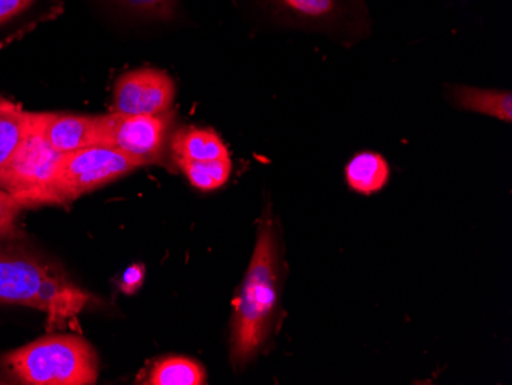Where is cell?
<instances>
[{
	"instance_id": "1",
	"label": "cell",
	"mask_w": 512,
	"mask_h": 385,
	"mask_svg": "<svg viewBox=\"0 0 512 385\" xmlns=\"http://www.w3.org/2000/svg\"><path fill=\"white\" fill-rule=\"evenodd\" d=\"M279 298L278 243L270 221L261 226L255 251L234 301L230 359L235 367L246 366L269 338Z\"/></svg>"
},
{
	"instance_id": "2",
	"label": "cell",
	"mask_w": 512,
	"mask_h": 385,
	"mask_svg": "<svg viewBox=\"0 0 512 385\" xmlns=\"http://www.w3.org/2000/svg\"><path fill=\"white\" fill-rule=\"evenodd\" d=\"M0 303L40 310L56 329L76 320L89 303V295L50 261L16 247L0 246Z\"/></svg>"
},
{
	"instance_id": "3",
	"label": "cell",
	"mask_w": 512,
	"mask_h": 385,
	"mask_svg": "<svg viewBox=\"0 0 512 385\" xmlns=\"http://www.w3.org/2000/svg\"><path fill=\"white\" fill-rule=\"evenodd\" d=\"M5 367L20 384L91 385L99 378L96 352L74 335L37 339L5 356Z\"/></svg>"
},
{
	"instance_id": "4",
	"label": "cell",
	"mask_w": 512,
	"mask_h": 385,
	"mask_svg": "<svg viewBox=\"0 0 512 385\" xmlns=\"http://www.w3.org/2000/svg\"><path fill=\"white\" fill-rule=\"evenodd\" d=\"M62 155L43 139L42 114L34 112L33 128L27 140L0 172V188L10 192L22 208L60 205L56 175Z\"/></svg>"
},
{
	"instance_id": "5",
	"label": "cell",
	"mask_w": 512,
	"mask_h": 385,
	"mask_svg": "<svg viewBox=\"0 0 512 385\" xmlns=\"http://www.w3.org/2000/svg\"><path fill=\"white\" fill-rule=\"evenodd\" d=\"M142 163L109 146L94 145L63 154L56 175L60 205L74 201L111 181L125 177Z\"/></svg>"
},
{
	"instance_id": "6",
	"label": "cell",
	"mask_w": 512,
	"mask_h": 385,
	"mask_svg": "<svg viewBox=\"0 0 512 385\" xmlns=\"http://www.w3.org/2000/svg\"><path fill=\"white\" fill-rule=\"evenodd\" d=\"M99 120V145L117 149L138 160L142 166L158 160L171 128L169 112L160 116H126L109 112L99 116Z\"/></svg>"
},
{
	"instance_id": "7",
	"label": "cell",
	"mask_w": 512,
	"mask_h": 385,
	"mask_svg": "<svg viewBox=\"0 0 512 385\" xmlns=\"http://www.w3.org/2000/svg\"><path fill=\"white\" fill-rule=\"evenodd\" d=\"M175 83L165 71L137 70L123 74L114 88L112 112L126 116H160L171 109Z\"/></svg>"
},
{
	"instance_id": "8",
	"label": "cell",
	"mask_w": 512,
	"mask_h": 385,
	"mask_svg": "<svg viewBox=\"0 0 512 385\" xmlns=\"http://www.w3.org/2000/svg\"><path fill=\"white\" fill-rule=\"evenodd\" d=\"M42 114V134L46 143L59 152L79 151L88 146L99 145V116H79V114Z\"/></svg>"
},
{
	"instance_id": "9",
	"label": "cell",
	"mask_w": 512,
	"mask_h": 385,
	"mask_svg": "<svg viewBox=\"0 0 512 385\" xmlns=\"http://www.w3.org/2000/svg\"><path fill=\"white\" fill-rule=\"evenodd\" d=\"M172 154L178 166L207 165L230 158L220 135L206 128H183L175 132Z\"/></svg>"
},
{
	"instance_id": "10",
	"label": "cell",
	"mask_w": 512,
	"mask_h": 385,
	"mask_svg": "<svg viewBox=\"0 0 512 385\" xmlns=\"http://www.w3.org/2000/svg\"><path fill=\"white\" fill-rule=\"evenodd\" d=\"M270 8L278 14L292 17L296 22L309 27H333L352 5L348 0H267Z\"/></svg>"
},
{
	"instance_id": "11",
	"label": "cell",
	"mask_w": 512,
	"mask_h": 385,
	"mask_svg": "<svg viewBox=\"0 0 512 385\" xmlns=\"http://www.w3.org/2000/svg\"><path fill=\"white\" fill-rule=\"evenodd\" d=\"M347 183L353 191L370 195L381 191L390 178L387 160L376 152H361L345 169Z\"/></svg>"
},
{
	"instance_id": "12",
	"label": "cell",
	"mask_w": 512,
	"mask_h": 385,
	"mask_svg": "<svg viewBox=\"0 0 512 385\" xmlns=\"http://www.w3.org/2000/svg\"><path fill=\"white\" fill-rule=\"evenodd\" d=\"M33 123L34 112L23 111L16 103L0 111V172L7 168L27 140Z\"/></svg>"
},
{
	"instance_id": "13",
	"label": "cell",
	"mask_w": 512,
	"mask_h": 385,
	"mask_svg": "<svg viewBox=\"0 0 512 385\" xmlns=\"http://www.w3.org/2000/svg\"><path fill=\"white\" fill-rule=\"evenodd\" d=\"M454 102L462 108L496 117L503 122H512V96L509 91H490L471 86L454 89Z\"/></svg>"
},
{
	"instance_id": "14",
	"label": "cell",
	"mask_w": 512,
	"mask_h": 385,
	"mask_svg": "<svg viewBox=\"0 0 512 385\" xmlns=\"http://www.w3.org/2000/svg\"><path fill=\"white\" fill-rule=\"evenodd\" d=\"M149 385H203L206 384V372L194 359L166 358L157 362L151 375L146 379Z\"/></svg>"
},
{
	"instance_id": "15",
	"label": "cell",
	"mask_w": 512,
	"mask_h": 385,
	"mask_svg": "<svg viewBox=\"0 0 512 385\" xmlns=\"http://www.w3.org/2000/svg\"><path fill=\"white\" fill-rule=\"evenodd\" d=\"M180 169L194 188L206 192L215 191L226 185V181L229 180L232 174V158H224L207 165H184L180 166Z\"/></svg>"
},
{
	"instance_id": "16",
	"label": "cell",
	"mask_w": 512,
	"mask_h": 385,
	"mask_svg": "<svg viewBox=\"0 0 512 385\" xmlns=\"http://www.w3.org/2000/svg\"><path fill=\"white\" fill-rule=\"evenodd\" d=\"M120 4L137 16L146 19L171 20L177 11L175 0H119Z\"/></svg>"
},
{
	"instance_id": "17",
	"label": "cell",
	"mask_w": 512,
	"mask_h": 385,
	"mask_svg": "<svg viewBox=\"0 0 512 385\" xmlns=\"http://www.w3.org/2000/svg\"><path fill=\"white\" fill-rule=\"evenodd\" d=\"M22 209V205L10 192L0 189V237L13 234L17 217Z\"/></svg>"
},
{
	"instance_id": "18",
	"label": "cell",
	"mask_w": 512,
	"mask_h": 385,
	"mask_svg": "<svg viewBox=\"0 0 512 385\" xmlns=\"http://www.w3.org/2000/svg\"><path fill=\"white\" fill-rule=\"evenodd\" d=\"M143 281H145V267L142 264H134V266L128 267L123 274L120 289L128 295H132L142 287Z\"/></svg>"
},
{
	"instance_id": "19",
	"label": "cell",
	"mask_w": 512,
	"mask_h": 385,
	"mask_svg": "<svg viewBox=\"0 0 512 385\" xmlns=\"http://www.w3.org/2000/svg\"><path fill=\"white\" fill-rule=\"evenodd\" d=\"M34 0H0V25L27 11Z\"/></svg>"
},
{
	"instance_id": "20",
	"label": "cell",
	"mask_w": 512,
	"mask_h": 385,
	"mask_svg": "<svg viewBox=\"0 0 512 385\" xmlns=\"http://www.w3.org/2000/svg\"><path fill=\"white\" fill-rule=\"evenodd\" d=\"M13 102H8V100L0 99V111H4L5 108L11 105Z\"/></svg>"
}]
</instances>
